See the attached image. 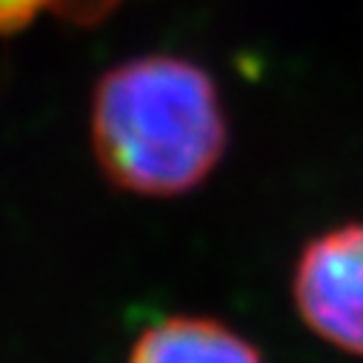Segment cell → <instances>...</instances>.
I'll return each instance as SVG.
<instances>
[{
    "label": "cell",
    "instance_id": "obj_4",
    "mask_svg": "<svg viewBox=\"0 0 363 363\" xmlns=\"http://www.w3.org/2000/svg\"><path fill=\"white\" fill-rule=\"evenodd\" d=\"M55 0H0V35H18Z\"/></svg>",
    "mask_w": 363,
    "mask_h": 363
},
{
    "label": "cell",
    "instance_id": "obj_3",
    "mask_svg": "<svg viewBox=\"0 0 363 363\" xmlns=\"http://www.w3.org/2000/svg\"><path fill=\"white\" fill-rule=\"evenodd\" d=\"M129 363H263L257 349L209 318L177 315L146 329L129 354Z\"/></svg>",
    "mask_w": 363,
    "mask_h": 363
},
{
    "label": "cell",
    "instance_id": "obj_2",
    "mask_svg": "<svg viewBox=\"0 0 363 363\" xmlns=\"http://www.w3.org/2000/svg\"><path fill=\"white\" fill-rule=\"evenodd\" d=\"M295 306L326 343L363 354V223L315 238L295 266Z\"/></svg>",
    "mask_w": 363,
    "mask_h": 363
},
{
    "label": "cell",
    "instance_id": "obj_5",
    "mask_svg": "<svg viewBox=\"0 0 363 363\" xmlns=\"http://www.w3.org/2000/svg\"><path fill=\"white\" fill-rule=\"evenodd\" d=\"M123 0H55V9L72 21H80V23H92V21H101L106 18L115 6H121Z\"/></svg>",
    "mask_w": 363,
    "mask_h": 363
},
{
    "label": "cell",
    "instance_id": "obj_1",
    "mask_svg": "<svg viewBox=\"0 0 363 363\" xmlns=\"http://www.w3.org/2000/svg\"><path fill=\"white\" fill-rule=\"evenodd\" d=\"M92 149L106 180L123 192L172 198L201 186L226 149L215 80L172 55L112 66L92 95Z\"/></svg>",
    "mask_w": 363,
    "mask_h": 363
}]
</instances>
